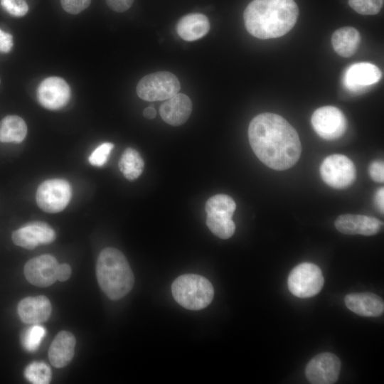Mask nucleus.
I'll return each mask as SVG.
<instances>
[{
  "label": "nucleus",
  "mask_w": 384,
  "mask_h": 384,
  "mask_svg": "<svg viewBox=\"0 0 384 384\" xmlns=\"http://www.w3.org/2000/svg\"><path fill=\"white\" fill-rule=\"evenodd\" d=\"M96 276L100 288L112 300L124 297L134 283L133 272L125 256L113 247L100 252L96 264Z\"/></svg>",
  "instance_id": "7ed1b4c3"
},
{
  "label": "nucleus",
  "mask_w": 384,
  "mask_h": 384,
  "mask_svg": "<svg viewBox=\"0 0 384 384\" xmlns=\"http://www.w3.org/2000/svg\"><path fill=\"white\" fill-rule=\"evenodd\" d=\"M361 41L359 32L353 27H342L332 35L331 43L339 55L348 58L357 50Z\"/></svg>",
  "instance_id": "4be33fe9"
},
{
  "label": "nucleus",
  "mask_w": 384,
  "mask_h": 384,
  "mask_svg": "<svg viewBox=\"0 0 384 384\" xmlns=\"http://www.w3.org/2000/svg\"><path fill=\"white\" fill-rule=\"evenodd\" d=\"M370 178L376 182L383 183L384 181V164L381 161H373L368 168Z\"/></svg>",
  "instance_id": "7c9ffc66"
},
{
  "label": "nucleus",
  "mask_w": 384,
  "mask_h": 384,
  "mask_svg": "<svg viewBox=\"0 0 384 384\" xmlns=\"http://www.w3.org/2000/svg\"><path fill=\"white\" fill-rule=\"evenodd\" d=\"M59 264L50 255H42L29 260L24 266V275L31 284L39 287L50 286L57 279Z\"/></svg>",
  "instance_id": "f8f14e48"
},
{
  "label": "nucleus",
  "mask_w": 384,
  "mask_h": 384,
  "mask_svg": "<svg viewBox=\"0 0 384 384\" xmlns=\"http://www.w3.org/2000/svg\"><path fill=\"white\" fill-rule=\"evenodd\" d=\"M143 114L146 119H151L156 117V111L154 107L149 106L144 110Z\"/></svg>",
  "instance_id": "c9c22d12"
},
{
  "label": "nucleus",
  "mask_w": 384,
  "mask_h": 384,
  "mask_svg": "<svg viewBox=\"0 0 384 384\" xmlns=\"http://www.w3.org/2000/svg\"><path fill=\"white\" fill-rule=\"evenodd\" d=\"M68 84L61 78L49 77L38 87L37 98L43 107L56 110L65 106L70 99Z\"/></svg>",
  "instance_id": "ddd939ff"
},
{
  "label": "nucleus",
  "mask_w": 384,
  "mask_h": 384,
  "mask_svg": "<svg viewBox=\"0 0 384 384\" xmlns=\"http://www.w3.org/2000/svg\"><path fill=\"white\" fill-rule=\"evenodd\" d=\"M51 310L49 299L43 295L26 297L18 305V313L21 321L30 324H38L47 321Z\"/></svg>",
  "instance_id": "a211bd4d"
},
{
  "label": "nucleus",
  "mask_w": 384,
  "mask_h": 384,
  "mask_svg": "<svg viewBox=\"0 0 384 384\" xmlns=\"http://www.w3.org/2000/svg\"><path fill=\"white\" fill-rule=\"evenodd\" d=\"M311 124L320 137L326 140H334L345 133L347 120L338 108L334 106H324L313 113Z\"/></svg>",
  "instance_id": "9d476101"
},
{
  "label": "nucleus",
  "mask_w": 384,
  "mask_h": 384,
  "mask_svg": "<svg viewBox=\"0 0 384 384\" xmlns=\"http://www.w3.org/2000/svg\"><path fill=\"white\" fill-rule=\"evenodd\" d=\"M75 344L76 340L72 333L68 331H60L48 350L51 364L58 368L68 365L74 356Z\"/></svg>",
  "instance_id": "aec40b11"
},
{
  "label": "nucleus",
  "mask_w": 384,
  "mask_h": 384,
  "mask_svg": "<svg viewBox=\"0 0 384 384\" xmlns=\"http://www.w3.org/2000/svg\"><path fill=\"white\" fill-rule=\"evenodd\" d=\"M324 279L320 268L310 262L296 266L288 277L290 292L299 298L311 297L317 294L323 287Z\"/></svg>",
  "instance_id": "0eeeda50"
},
{
  "label": "nucleus",
  "mask_w": 384,
  "mask_h": 384,
  "mask_svg": "<svg viewBox=\"0 0 384 384\" xmlns=\"http://www.w3.org/2000/svg\"><path fill=\"white\" fill-rule=\"evenodd\" d=\"M134 0H106L107 6L116 12H124L131 7Z\"/></svg>",
  "instance_id": "2f4dec72"
},
{
  "label": "nucleus",
  "mask_w": 384,
  "mask_h": 384,
  "mask_svg": "<svg viewBox=\"0 0 384 384\" xmlns=\"http://www.w3.org/2000/svg\"><path fill=\"white\" fill-rule=\"evenodd\" d=\"M27 126L24 120L17 115H8L0 122V142L21 143L26 137Z\"/></svg>",
  "instance_id": "5701e85b"
},
{
  "label": "nucleus",
  "mask_w": 384,
  "mask_h": 384,
  "mask_svg": "<svg viewBox=\"0 0 384 384\" xmlns=\"http://www.w3.org/2000/svg\"><path fill=\"white\" fill-rule=\"evenodd\" d=\"M91 0H60L63 9L71 14H77L87 9Z\"/></svg>",
  "instance_id": "c756f323"
},
{
  "label": "nucleus",
  "mask_w": 384,
  "mask_h": 384,
  "mask_svg": "<svg viewBox=\"0 0 384 384\" xmlns=\"http://www.w3.org/2000/svg\"><path fill=\"white\" fill-rule=\"evenodd\" d=\"M171 292L177 303L190 310L206 308L214 296L209 280L196 274H185L175 279L171 284Z\"/></svg>",
  "instance_id": "20e7f679"
},
{
  "label": "nucleus",
  "mask_w": 384,
  "mask_h": 384,
  "mask_svg": "<svg viewBox=\"0 0 384 384\" xmlns=\"http://www.w3.org/2000/svg\"><path fill=\"white\" fill-rule=\"evenodd\" d=\"M72 196L70 183L60 178L48 179L41 183L36 194L38 207L46 213H55L64 210Z\"/></svg>",
  "instance_id": "6e6552de"
},
{
  "label": "nucleus",
  "mask_w": 384,
  "mask_h": 384,
  "mask_svg": "<svg viewBox=\"0 0 384 384\" xmlns=\"http://www.w3.org/2000/svg\"><path fill=\"white\" fill-rule=\"evenodd\" d=\"M45 334V329L40 325H34L30 327L23 333L21 337L24 348L28 351H35L38 349Z\"/></svg>",
  "instance_id": "a878e982"
},
{
  "label": "nucleus",
  "mask_w": 384,
  "mask_h": 384,
  "mask_svg": "<svg viewBox=\"0 0 384 384\" xmlns=\"http://www.w3.org/2000/svg\"><path fill=\"white\" fill-rule=\"evenodd\" d=\"M210 30L208 18L202 14H189L183 16L178 22L176 31L183 40L192 41L206 36Z\"/></svg>",
  "instance_id": "412c9836"
},
{
  "label": "nucleus",
  "mask_w": 384,
  "mask_h": 384,
  "mask_svg": "<svg viewBox=\"0 0 384 384\" xmlns=\"http://www.w3.org/2000/svg\"><path fill=\"white\" fill-rule=\"evenodd\" d=\"M336 228L343 234L374 235L379 233L383 222L374 217L363 215L344 214L335 221Z\"/></svg>",
  "instance_id": "dca6fc26"
},
{
  "label": "nucleus",
  "mask_w": 384,
  "mask_h": 384,
  "mask_svg": "<svg viewBox=\"0 0 384 384\" xmlns=\"http://www.w3.org/2000/svg\"><path fill=\"white\" fill-rule=\"evenodd\" d=\"M114 144L110 142H105L98 146L90 155L89 162L95 166H102L107 161Z\"/></svg>",
  "instance_id": "cd10ccee"
},
{
  "label": "nucleus",
  "mask_w": 384,
  "mask_h": 384,
  "mask_svg": "<svg viewBox=\"0 0 384 384\" xmlns=\"http://www.w3.org/2000/svg\"><path fill=\"white\" fill-rule=\"evenodd\" d=\"M322 180L329 186L343 189L350 186L356 178V169L353 161L343 154L327 156L320 166Z\"/></svg>",
  "instance_id": "1a4fd4ad"
},
{
  "label": "nucleus",
  "mask_w": 384,
  "mask_h": 384,
  "mask_svg": "<svg viewBox=\"0 0 384 384\" xmlns=\"http://www.w3.org/2000/svg\"><path fill=\"white\" fill-rule=\"evenodd\" d=\"M341 370L339 358L331 353H321L307 364L305 374L313 384H332L337 381Z\"/></svg>",
  "instance_id": "9b49d317"
},
{
  "label": "nucleus",
  "mask_w": 384,
  "mask_h": 384,
  "mask_svg": "<svg viewBox=\"0 0 384 384\" xmlns=\"http://www.w3.org/2000/svg\"><path fill=\"white\" fill-rule=\"evenodd\" d=\"M249 142L255 154L267 166L286 170L299 160L302 145L295 129L282 117L262 113L248 127Z\"/></svg>",
  "instance_id": "f257e3e1"
},
{
  "label": "nucleus",
  "mask_w": 384,
  "mask_h": 384,
  "mask_svg": "<svg viewBox=\"0 0 384 384\" xmlns=\"http://www.w3.org/2000/svg\"><path fill=\"white\" fill-rule=\"evenodd\" d=\"M299 9L294 0H253L243 18L249 33L260 39L281 37L295 25Z\"/></svg>",
  "instance_id": "f03ea898"
},
{
  "label": "nucleus",
  "mask_w": 384,
  "mask_h": 384,
  "mask_svg": "<svg viewBox=\"0 0 384 384\" xmlns=\"http://www.w3.org/2000/svg\"><path fill=\"white\" fill-rule=\"evenodd\" d=\"M0 4L2 8L13 16H23L28 11L26 0H0Z\"/></svg>",
  "instance_id": "c85d7f7f"
},
{
  "label": "nucleus",
  "mask_w": 384,
  "mask_h": 384,
  "mask_svg": "<svg viewBox=\"0 0 384 384\" xmlns=\"http://www.w3.org/2000/svg\"><path fill=\"white\" fill-rule=\"evenodd\" d=\"M15 245L33 250L39 245L49 244L54 241V230L47 223L40 221L31 222L14 230L11 235Z\"/></svg>",
  "instance_id": "2eb2a0df"
},
{
  "label": "nucleus",
  "mask_w": 384,
  "mask_h": 384,
  "mask_svg": "<svg viewBox=\"0 0 384 384\" xmlns=\"http://www.w3.org/2000/svg\"><path fill=\"white\" fill-rule=\"evenodd\" d=\"M25 378L34 384H47L51 379L50 367L43 362H33L25 369Z\"/></svg>",
  "instance_id": "393cba45"
},
{
  "label": "nucleus",
  "mask_w": 384,
  "mask_h": 384,
  "mask_svg": "<svg viewBox=\"0 0 384 384\" xmlns=\"http://www.w3.org/2000/svg\"><path fill=\"white\" fill-rule=\"evenodd\" d=\"M384 0H348L349 6L362 15H375L383 6Z\"/></svg>",
  "instance_id": "bb28decb"
},
{
  "label": "nucleus",
  "mask_w": 384,
  "mask_h": 384,
  "mask_svg": "<svg viewBox=\"0 0 384 384\" xmlns=\"http://www.w3.org/2000/svg\"><path fill=\"white\" fill-rule=\"evenodd\" d=\"M375 203L381 213L384 210V188H379L375 195Z\"/></svg>",
  "instance_id": "f704fd0d"
},
{
  "label": "nucleus",
  "mask_w": 384,
  "mask_h": 384,
  "mask_svg": "<svg viewBox=\"0 0 384 384\" xmlns=\"http://www.w3.org/2000/svg\"><path fill=\"white\" fill-rule=\"evenodd\" d=\"M71 275V267L68 264L59 265L57 273V279L60 282L68 280Z\"/></svg>",
  "instance_id": "72a5a7b5"
},
{
  "label": "nucleus",
  "mask_w": 384,
  "mask_h": 384,
  "mask_svg": "<svg viewBox=\"0 0 384 384\" xmlns=\"http://www.w3.org/2000/svg\"><path fill=\"white\" fill-rule=\"evenodd\" d=\"M345 304L348 309L362 316H380L384 311L383 299L370 292L347 294L345 297Z\"/></svg>",
  "instance_id": "6ab92c4d"
},
{
  "label": "nucleus",
  "mask_w": 384,
  "mask_h": 384,
  "mask_svg": "<svg viewBox=\"0 0 384 384\" xmlns=\"http://www.w3.org/2000/svg\"><path fill=\"white\" fill-rule=\"evenodd\" d=\"M181 88L178 79L173 73L161 71L149 74L137 84V93L146 101L166 100L177 94Z\"/></svg>",
  "instance_id": "423d86ee"
},
{
  "label": "nucleus",
  "mask_w": 384,
  "mask_h": 384,
  "mask_svg": "<svg viewBox=\"0 0 384 384\" xmlns=\"http://www.w3.org/2000/svg\"><path fill=\"white\" fill-rule=\"evenodd\" d=\"M382 73L375 65L363 62L350 65L346 70L343 83L351 92H361L377 83Z\"/></svg>",
  "instance_id": "4468645a"
},
{
  "label": "nucleus",
  "mask_w": 384,
  "mask_h": 384,
  "mask_svg": "<svg viewBox=\"0 0 384 384\" xmlns=\"http://www.w3.org/2000/svg\"><path fill=\"white\" fill-rule=\"evenodd\" d=\"M0 82H1V80H0Z\"/></svg>",
  "instance_id": "e433bc0d"
},
{
  "label": "nucleus",
  "mask_w": 384,
  "mask_h": 384,
  "mask_svg": "<svg viewBox=\"0 0 384 384\" xmlns=\"http://www.w3.org/2000/svg\"><path fill=\"white\" fill-rule=\"evenodd\" d=\"M118 166L124 176L127 179L132 181L142 174L144 162L137 150L129 147L123 151Z\"/></svg>",
  "instance_id": "b1692460"
},
{
  "label": "nucleus",
  "mask_w": 384,
  "mask_h": 384,
  "mask_svg": "<svg viewBox=\"0 0 384 384\" xmlns=\"http://www.w3.org/2000/svg\"><path fill=\"white\" fill-rule=\"evenodd\" d=\"M192 112V102L183 93H177L166 100L159 108L162 119L172 126H180L188 119Z\"/></svg>",
  "instance_id": "f3484780"
},
{
  "label": "nucleus",
  "mask_w": 384,
  "mask_h": 384,
  "mask_svg": "<svg viewBox=\"0 0 384 384\" xmlns=\"http://www.w3.org/2000/svg\"><path fill=\"white\" fill-rule=\"evenodd\" d=\"M14 45L12 36L0 28V52L9 53Z\"/></svg>",
  "instance_id": "473e14b6"
},
{
  "label": "nucleus",
  "mask_w": 384,
  "mask_h": 384,
  "mask_svg": "<svg viewBox=\"0 0 384 384\" xmlns=\"http://www.w3.org/2000/svg\"><path fill=\"white\" fill-rule=\"evenodd\" d=\"M236 208L233 199L226 194H217L206 202V225L209 230L221 239H228L235 233L232 218Z\"/></svg>",
  "instance_id": "39448f33"
}]
</instances>
